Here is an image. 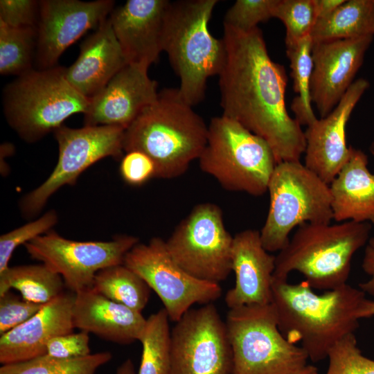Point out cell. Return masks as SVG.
<instances>
[{
  "label": "cell",
  "mask_w": 374,
  "mask_h": 374,
  "mask_svg": "<svg viewBox=\"0 0 374 374\" xmlns=\"http://www.w3.org/2000/svg\"><path fill=\"white\" fill-rule=\"evenodd\" d=\"M226 59L219 75L222 116L263 139L276 163L300 161L305 132L286 109L287 77L269 55L261 30L224 25Z\"/></svg>",
  "instance_id": "1"
},
{
  "label": "cell",
  "mask_w": 374,
  "mask_h": 374,
  "mask_svg": "<svg viewBox=\"0 0 374 374\" xmlns=\"http://www.w3.org/2000/svg\"><path fill=\"white\" fill-rule=\"evenodd\" d=\"M271 290L280 332L289 342H300L313 362L328 357L337 342L359 327L365 293L347 283L317 294L305 280L292 285L272 278Z\"/></svg>",
  "instance_id": "2"
},
{
  "label": "cell",
  "mask_w": 374,
  "mask_h": 374,
  "mask_svg": "<svg viewBox=\"0 0 374 374\" xmlns=\"http://www.w3.org/2000/svg\"><path fill=\"white\" fill-rule=\"evenodd\" d=\"M208 126L181 96L178 89L159 91L125 130L123 150H138L154 163L156 177L183 175L204 150Z\"/></svg>",
  "instance_id": "3"
},
{
  "label": "cell",
  "mask_w": 374,
  "mask_h": 374,
  "mask_svg": "<svg viewBox=\"0 0 374 374\" xmlns=\"http://www.w3.org/2000/svg\"><path fill=\"white\" fill-rule=\"evenodd\" d=\"M217 0L170 1L165 19V51L180 85L182 98L190 106L203 100L207 80L221 72L226 59L222 39L215 38L208 24Z\"/></svg>",
  "instance_id": "4"
},
{
  "label": "cell",
  "mask_w": 374,
  "mask_h": 374,
  "mask_svg": "<svg viewBox=\"0 0 374 374\" xmlns=\"http://www.w3.org/2000/svg\"><path fill=\"white\" fill-rule=\"evenodd\" d=\"M369 223L299 226L276 256L273 278L287 280L293 271L301 273L312 288L330 290L346 285L355 253L366 243Z\"/></svg>",
  "instance_id": "5"
},
{
  "label": "cell",
  "mask_w": 374,
  "mask_h": 374,
  "mask_svg": "<svg viewBox=\"0 0 374 374\" xmlns=\"http://www.w3.org/2000/svg\"><path fill=\"white\" fill-rule=\"evenodd\" d=\"M65 71L58 65L33 69L5 87L6 118L25 141L36 142L63 125L71 116L87 112L90 100L69 82Z\"/></svg>",
  "instance_id": "6"
},
{
  "label": "cell",
  "mask_w": 374,
  "mask_h": 374,
  "mask_svg": "<svg viewBox=\"0 0 374 374\" xmlns=\"http://www.w3.org/2000/svg\"><path fill=\"white\" fill-rule=\"evenodd\" d=\"M198 160L201 170L224 189L253 196L267 192L277 164L263 139L222 115L211 119L206 143Z\"/></svg>",
  "instance_id": "7"
},
{
  "label": "cell",
  "mask_w": 374,
  "mask_h": 374,
  "mask_svg": "<svg viewBox=\"0 0 374 374\" xmlns=\"http://www.w3.org/2000/svg\"><path fill=\"white\" fill-rule=\"evenodd\" d=\"M267 192L269 208L260 234L269 252L283 249L295 226L330 224L333 220L330 186L300 161L277 163Z\"/></svg>",
  "instance_id": "8"
},
{
  "label": "cell",
  "mask_w": 374,
  "mask_h": 374,
  "mask_svg": "<svg viewBox=\"0 0 374 374\" xmlns=\"http://www.w3.org/2000/svg\"><path fill=\"white\" fill-rule=\"evenodd\" d=\"M225 323L233 353L231 374H292L307 365L305 351L280 332L272 303L229 309Z\"/></svg>",
  "instance_id": "9"
},
{
  "label": "cell",
  "mask_w": 374,
  "mask_h": 374,
  "mask_svg": "<svg viewBox=\"0 0 374 374\" xmlns=\"http://www.w3.org/2000/svg\"><path fill=\"white\" fill-rule=\"evenodd\" d=\"M221 208L215 204H197L166 240L173 260L195 278L218 283L231 269L233 240Z\"/></svg>",
  "instance_id": "10"
},
{
  "label": "cell",
  "mask_w": 374,
  "mask_h": 374,
  "mask_svg": "<svg viewBox=\"0 0 374 374\" xmlns=\"http://www.w3.org/2000/svg\"><path fill=\"white\" fill-rule=\"evenodd\" d=\"M123 127L114 125L71 128L64 125L53 132L58 144L57 163L50 176L20 202V209L33 217L62 186L73 185L79 175L96 161L107 157L120 158L123 150Z\"/></svg>",
  "instance_id": "11"
},
{
  "label": "cell",
  "mask_w": 374,
  "mask_h": 374,
  "mask_svg": "<svg viewBox=\"0 0 374 374\" xmlns=\"http://www.w3.org/2000/svg\"><path fill=\"white\" fill-rule=\"evenodd\" d=\"M123 264L154 290L174 322L194 304L211 303L222 295L220 284L199 280L183 269L168 253L166 241L159 237L148 244L134 245L126 253Z\"/></svg>",
  "instance_id": "12"
},
{
  "label": "cell",
  "mask_w": 374,
  "mask_h": 374,
  "mask_svg": "<svg viewBox=\"0 0 374 374\" xmlns=\"http://www.w3.org/2000/svg\"><path fill=\"white\" fill-rule=\"evenodd\" d=\"M139 238L127 235L110 241H75L50 231L26 242L30 256L60 274L69 291L74 293L93 287L100 270L123 264L126 253Z\"/></svg>",
  "instance_id": "13"
},
{
  "label": "cell",
  "mask_w": 374,
  "mask_h": 374,
  "mask_svg": "<svg viewBox=\"0 0 374 374\" xmlns=\"http://www.w3.org/2000/svg\"><path fill=\"white\" fill-rule=\"evenodd\" d=\"M171 374H231L225 321L213 303L190 309L170 331Z\"/></svg>",
  "instance_id": "14"
},
{
  "label": "cell",
  "mask_w": 374,
  "mask_h": 374,
  "mask_svg": "<svg viewBox=\"0 0 374 374\" xmlns=\"http://www.w3.org/2000/svg\"><path fill=\"white\" fill-rule=\"evenodd\" d=\"M114 6L112 0L40 1L35 61L38 69L56 66L67 48L108 19Z\"/></svg>",
  "instance_id": "15"
},
{
  "label": "cell",
  "mask_w": 374,
  "mask_h": 374,
  "mask_svg": "<svg viewBox=\"0 0 374 374\" xmlns=\"http://www.w3.org/2000/svg\"><path fill=\"white\" fill-rule=\"evenodd\" d=\"M373 36L313 44L310 96L321 118L337 105L361 67Z\"/></svg>",
  "instance_id": "16"
},
{
  "label": "cell",
  "mask_w": 374,
  "mask_h": 374,
  "mask_svg": "<svg viewBox=\"0 0 374 374\" xmlns=\"http://www.w3.org/2000/svg\"><path fill=\"white\" fill-rule=\"evenodd\" d=\"M369 87L359 78L354 81L335 109L317 119L305 132V166L330 185L347 162L350 148L346 145V126L355 105Z\"/></svg>",
  "instance_id": "17"
},
{
  "label": "cell",
  "mask_w": 374,
  "mask_h": 374,
  "mask_svg": "<svg viewBox=\"0 0 374 374\" xmlns=\"http://www.w3.org/2000/svg\"><path fill=\"white\" fill-rule=\"evenodd\" d=\"M167 0H128L109 15L112 29L128 64L146 69L163 51Z\"/></svg>",
  "instance_id": "18"
},
{
  "label": "cell",
  "mask_w": 374,
  "mask_h": 374,
  "mask_svg": "<svg viewBox=\"0 0 374 374\" xmlns=\"http://www.w3.org/2000/svg\"><path fill=\"white\" fill-rule=\"evenodd\" d=\"M146 69L127 64L90 99L84 125L126 129L158 96L157 83Z\"/></svg>",
  "instance_id": "19"
},
{
  "label": "cell",
  "mask_w": 374,
  "mask_h": 374,
  "mask_svg": "<svg viewBox=\"0 0 374 374\" xmlns=\"http://www.w3.org/2000/svg\"><path fill=\"white\" fill-rule=\"evenodd\" d=\"M75 298V293L64 292L29 320L1 335V364L22 362L47 354L51 339L73 332Z\"/></svg>",
  "instance_id": "20"
},
{
  "label": "cell",
  "mask_w": 374,
  "mask_h": 374,
  "mask_svg": "<svg viewBox=\"0 0 374 374\" xmlns=\"http://www.w3.org/2000/svg\"><path fill=\"white\" fill-rule=\"evenodd\" d=\"M275 260L264 248L259 231L246 229L233 236L231 269L235 281L224 298L229 309L271 303Z\"/></svg>",
  "instance_id": "21"
},
{
  "label": "cell",
  "mask_w": 374,
  "mask_h": 374,
  "mask_svg": "<svg viewBox=\"0 0 374 374\" xmlns=\"http://www.w3.org/2000/svg\"><path fill=\"white\" fill-rule=\"evenodd\" d=\"M146 322L141 312L109 300L93 287L75 293L73 323L80 331L128 345L140 341Z\"/></svg>",
  "instance_id": "22"
},
{
  "label": "cell",
  "mask_w": 374,
  "mask_h": 374,
  "mask_svg": "<svg viewBox=\"0 0 374 374\" xmlns=\"http://www.w3.org/2000/svg\"><path fill=\"white\" fill-rule=\"evenodd\" d=\"M127 64L108 17L82 42L78 58L66 68L65 75L69 82L90 100Z\"/></svg>",
  "instance_id": "23"
},
{
  "label": "cell",
  "mask_w": 374,
  "mask_h": 374,
  "mask_svg": "<svg viewBox=\"0 0 374 374\" xmlns=\"http://www.w3.org/2000/svg\"><path fill=\"white\" fill-rule=\"evenodd\" d=\"M350 148L347 162L329 185L333 220L374 224V174L367 168V156Z\"/></svg>",
  "instance_id": "24"
},
{
  "label": "cell",
  "mask_w": 374,
  "mask_h": 374,
  "mask_svg": "<svg viewBox=\"0 0 374 374\" xmlns=\"http://www.w3.org/2000/svg\"><path fill=\"white\" fill-rule=\"evenodd\" d=\"M374 36V0H346L330 15L317 19L313 44Z\"/></svg>",
  "instance_id": "25"
},
{
  "label": "cell",
  "mask_w": 374,
  "mask_h": 374,
  "mask_svg": "<svg viewBox=\"0 0 374 374\" xmlns=\"http://www.w3.org/2000/svg\"><path fill=\"white\" fill-rule=\"evenodd\" d=\"M64 287L62 276L43 263L9 267L0 274V296L14 288L33 303L46 304L63 293Z\"/></svg>",
  "instance_id": "26"
},
{
  "label": "cell",
  "mask_w": 374,
  "mask_h": 374,
  "mask_svg": "<svg viewBox=\"0 0 374 374\" xmlns=\"http://www.w3.org/2000/svg\"><path fill=\"white\" fill-rule=\"evenodd\" d=\"M93 288L109 300L141 312L148 303L151 290L143 279L124 264L98 271Z\"/></svg>",
  "instance_id": "27"
},
{
  "label": "cell",
  "mask_w": 374,
  "mask_h": 374,
  "mask_svg": "<svg viewBox=\"0 0 374 374\" xmlns=\"http://www.w3.org/2000/svg\"><path fill=\"white\" fill-rule=\"evenodd\" d=\"M310 36L294 45L287 46L286 53L290 60L293 88L297 94L291 104L295 119L301 125L309 126L317 118L312 107L310 80L313 69Z\"/></svg>",
  "instance_id": "28"
},
{
  "label": "cell",
  "mask_w": 374,
  "mask_h": 374,
  "mask_svg": "<svg viewBox=\"0 0 374 374\" xmlns=\"http://www.w3.org/2000/svg\"><path fill=\"white\" fill-rule=\"evenodd\" d=\"M169 321L164 308L147 319L138 374H171Z\"/></svg>",
  "instance_id": "29"
},
{
  "label": "cell",
  "mask_w": 374,
  "mask_h": 374,
  "mask_svg": "<svg viewBox=\"0 0 374 374\" xmlns=\"http://www.w3.org/2000/svg\"><path fill=\"white\" fill-rule=\"evenodd\" d=\"M37 28H14L0 22V73L19 76L33 69Z\"/></svg>",
  "instance_id": "30"
},
{
  "label": "cell",
  "mask_w": 374,
  "mask_h": 374,
  "mask_svg": "<svg viewBox=\"0 0 374 374\" xmlns=\"http://www.w3.org/2000/svg\"><path fill=\"white\" fill-rule=\"evenodd\" d=\"M112 357V353L107 351L75 358L45 354L25 362L2 365L0 374H94Z\"/></svg>",
  "instance_id": "31"
},
{
  "label": "cell",
  "mask_w": 374,
  "mask_h": 374,
  "mask_svg": "<svg viewBox=\"0 0 374 374\" xmlns=\"http://www.w3.org/2000/svg\"><path fill=\"white\" fill-rule=\"evenodd\" d=\"M273 17L285 25L286 47L310 36L317 20L314 0H277Z\"/></svg>",
  "instance_id": "32"
},
{
  "label": "cell",
  "mask_w": 374,
  "mask_h": 374,
  "mask_svg": "<svg viewBox=\"0 0 374 374\" xmlns=\"http://www.w3.org/2000/svg\"><path fill=\"white\" fill-rule=\"evenodd\" d=\"M326 374H374V360L364 356L354 333L337 342L329 351Z\"/></svg>",
  "instance_id": "33"
},
{
  "label": "cell",
  "mask_w": 374,
  "mask_h": 374,
  "mask_svg": "<svg viewBox=\"0 0 374 374\" xmlns=\"http://www.w3.org/2000/svg\"><path fill=\"white\" fill-rule=\"evenodd\" d=\"M57 222L55 211H49L36 220L3 234L0 237V274L8 267L14 251L21 244L46 233Z\"/></svg>",
  "instance_id": "34"
},
{
  "label": "cell",
  "mask_w": 374,
  "mask_h": 374,
  "mask_svg": "<svg viewBox=\"0 0 374 374\" xmlns=\"http://www.w3.org/2000/svg\"><path fill=\"white\" fill-rule=\"evenodd\" d=\"M277 0H237L226 11L224 25L249 31L273 17Z\"/></svg>",
  "instance_id": "35"
},
{
  "label": "cell",
  "mask_w": 374,
  "mask_h": 374,
  "mask_svg": "<svg viewBox=\"0 0 374 374\" xmlns=\"http://www.w3.org/2000/svg\"><path fill=\"white\" fill-rule=\"evenodd\" d=\"M44 305L25 300L10 290L0 296V335L29 320Z\"/></svg>",
  "instance_id": "36"
},
{
  "label": "cell",
  "mask_w": 374,
  "mask_h": 374,
  "mask_svg": "<svg viewBox=\"0 0 374 374\" xmlns=\"http://www.w3.org/2000/svg\"><path fill=\"white\" fill-rule=\"evenodd\" d=\"M40 1L1 0L0 22L14 28H37Z\"/></svg>",
  "instance_id": "37"
},
{
  "label": "cell",
  "mask_w": 374,
  "mask_h": 374,
  "mask_svg": "<svg viewBox=\"0 0 374 374\" xmlns=\"http://www.w3.org/2000/svg\"><path fill=\"white\" fill-rule=\"evenodd\" d=\"M119 169L123 179L134 186L143 185L156 177L154 163L147 154L138 150L126 152Z\"/></svg>",
  "instance_id": "38"
},
{
  "label": "cell",
  "mask_w": 374,
  "mask_h": 374,
  "mask_svg": "<svg viewBox=\"0 0 374 374\" xmlns=\"http://www.w3.org/2000/svg\"><path fill=\"white\" fill-rule=\"evenodd\" d=\"M89 333L80 331L55 337L46 344L48 355L60 358H75L91 354Z\"/></svg>",
  "instance_id": "39"
},
{
  "label": "cell",
  "mask_w": 374,
  "mask_h": 374,
  "mask_svg": "<svg viewBox=\"0 0 374 374\" xmlns=\"http://www.w3.org/2000/svg\"><path fill=\"white\" fill-rule=\"evenodd\" d=\"M364 271L371 276V278L359 286L364 293L374 296V238H371L366 247L362 262Z\"/></svg>",
  "instance_id": "40"
},
{
  "label": "cell",
  "mask_w": 374,
  "mask_h": 374,
  "mask_svg": "<svg viewBox=\"0 0 374 374\" xmlns=\"http://www.w3.org/2000/svg\"><path fill=\"white\" fill-rule=\"evenodd\" d=\"M346 0H314L317 19L330 15Z\"/></svg>",
  "instance_id": "41"
},
{
  "label": "cell",
  "mask_w": 374,
  "mask_h": 374,
  "mask_svg": "<svg viewBox=\"0 0 374 374\" xmlns=\"http://www.w3.org/2000/svg\"><path fill=\"white\" fill-rule=\"evenodd\" d=\"M373 316H374V301L365 299L359 309L357 317L362 319Z\"/></svg>",
  "instance_id": "42"
},
{
  "label": "cell",
  "mask_w": 374,
  "mask_h": 374,
  "mask_svg": "<svg viewBox=\"0 0 374 374\" xmlns=\"http://www.w3.org/2000/svg\"><path fill=\"white\" fill-rule=\"evenodd\" d=\"M116 374H135L134 364L131 359H127L117 368Z\"/></svg>",
  "instance_id": "43"
},
{
  "label": "cell",
  "mask_w": 374,
  "mask_h": 374,
  "mask_svg": "<svg viewBox=\"0 0 374 374\" xmlns=\"http://www.w3.org/2000/svg\"><path fill=\"white\" fill-rule=\"evenodd\" d=\"M292 374H319V372L314 366L307 364L299 371Z\"/></svg>",
  "instance_id": "44"
},
{
  "label": "cell",
  "mask_w": 374,
  "mask_h": 374,
  "mask_svg": "<svg viewBox=\"0 0 374 374\" xmlns=\"http://www.w3.org/2000/svg\"><path fill=\"white\" fill-rule=\"evenodd\" d=\"M370 150L374 154V141L371 145Z\"/></svg>",
  "instance_id": "45"
}]
</instances>
